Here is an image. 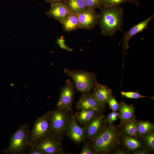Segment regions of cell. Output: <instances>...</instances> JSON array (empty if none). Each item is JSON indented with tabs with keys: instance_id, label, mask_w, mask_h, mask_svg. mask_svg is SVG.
<instances>
[{
	"instance_id": "cell-1",
	"label": "cell",
	"mask_w": 154,
	"mask_h": 154,
	"mask_svg": "<svg viewBox=\"0 0 154 154\" xmlns=\"http://www.w3.org/2000/svg\"><path fill=\"white\" fill-rule=\"evenodd\" d=\"M99 24L101 33L104 36L111 37L118 30L121 31L123 12L119 6L100 9Z\"/></svg>"
},
{
	"instance_id": "cell-2",
	"label": "cell",
	"mask_w": 154,
	"mask_h": 154,
	"mask_svg": "<svg viewBox=\"0 0 154 154\" xmlns=\"http://www.w3.org/2000/svg\"><path fill=\"white\" fill-rule=\"evenodd\" d=\"M119 137V132L113 126L104 127L92 140V147L95 153H107L117 144Z\"/></svg>"
},
{
	"instance_id": "cell-3",
	"label": "cell",
	"mask_w": 154,
	"mask_h": 154,
	"mask_svg": "<svg viewBox=\"0 0 154 154\" xmlns=\"http://www.w3.org/2000/svg\"><path fill=\"white\" fill-rule=\"evenodd\" d=\"M63 71L72 79L77 90L83 94L90 93L98 83L96 75L94 73L67 68H64Z\"/></svg>"
},
{
	"instance_id": "cell-4",
	"label": "cell",
	"mask_w": 154,
	"mask_h": 154,
	"mask_svg": "<svg viewBox=\"0 0 154 154\" xmlns=\"http://www.w3.org/2000/svg\"><path fill=\"white\" fill-rule=\"evenodd\" d=\"M30 133L28 124L21 125L11 136L8 147L2 152L12 154L24 153L29 147Z\"/></svg>"
},
{
	"instance_id": "cell-5",
	"label": "cell",
	"mask_w": 154,
	"mask_h": 154,
	"mask_svg": "<svg viewBox=\"0 0 154 154\" xmlns=\"http://www.w3.org/2000/svg\"><path fill=\"white\" fill-rule=\"evenodd\" d=\"M51 134L49 111L38 117L30 131L29 146L34 147L41 140Z\"/></svg>"
},
{
	"instance_id": "cell-6",
	"label": "cell",
	"mask_w": 154,
	"mask_h": 154,
	"mask_svg": "<svg viewBox=\"0 0 154 154\" xmlns=\"http://www.w3.org/2000/svg\"><path fill=\"white\" fill-rule=\"evenodd\" d=\"M69 111L58 108L53 111H49L51 134L61 138L65 132L70 119Z\"/></svg>"
},
{
	"instance_id": "cell-7",
	"label": "cell",
	"mask_w": 154,
	"mask_h": 154,
	"mask_svg": "<svg viewBox=\"0 0 154 154\" xmlns=\"http://www.w3.org/2000/svg\"><path fill=\"white\" fill-rule=\"evenodd\" d=\"M34 147L40 150L44 154L65 153L62 147L61 138L51 134L41 140Z\"/></svg>"
},
{
	"instance_id": "cell-8",
	"label": "cell",
	"mask_w": 154,
	"mask_h": 154,
	"mask_svg": "<svg viewBox=\"0 0 154 154\" xmlns=\"http://www.w3.org/2000/svg\"><path fill=\"white\" fill-rule=\"evenodd\" d=\"M74 88L73 82L70 79L67 80L65 85L61 88L60 96L56 104L57 108L69 111L72 109Z\"/></svg>"
},
{
	"instance_id": "cell-9",
	"label": "cell",
	"mask_w": 154,
	"mask_h": 154,
	"mask_svg": "<svg viewBox=\"0 0 154 154\" xmlns=\"http://www.w3.org/2000/svg\"><path fill=\"white\" fill-rule=\"evenodd\" d=\"M78 18L80 29L91 30L98 24L99 13L95 8L87 7L78 14Z\"/></svg>"
},
{
	"instance_id": "cell-10",
	"label": "cell",
	"mask_w": 154,
	"mask_h": 154,
	"mask_svg": "<svg viewBox=\"0 0 154 154\" xmlns=\"http://www.w3.org/2000/svg\"><path fill=\"white\" fill-rule=\"evenodd\" d=\"M65 132L72 141L77 144L84 141L85 138L84 129L78 124L76 115H73L72 112Z\"/></svg>"
},
{
	"instance_id": "cell-11",
	"label": "cell",
	"mask_w": 154,
	"mask_h": 154,
	"mask_svg": "<svg viewBox=\"0 0 154 154\" xmlns=\"http://www.w3.org/2000/svg\"><path fill=\"white\" fill-rule=\"evenodd\" d=\"M154 18V15H151L145 20L133 26L125 33L123 38L124 59L127 52L126 50L129 48L128 42L129 40L136 34L142 32L147 29L149 23Z\"/></svg>"
},
{
	"instance_id": "cell-12",
	"label": "cell",
	"mask_w": 154,
	"mask_h": 154,
	"mask_svg": "<svg viewBox=\"0 0 154 154\" xmlns=\"http://www.w3.org/2000/svg\"><path fill=\"white\" fill-rule=\"evenodd\" d=\"M103 116H96L84 125L85 138L92 141L100 133L103 128Z\"/></svg>"
},
{
	"instance_id": "cell-13",
	"label": "cell",
	"mask_w": 154,
	"mask_h": 154,
	"mask_svg": "<svg viewBox=\"0 0 154 154\" xmlns=\"http://www.w3.org/2000/svg\"><path fill=\"white\" fill-rule=\"evenodd\" d=\"M104 107L90 93L83 94L76 106L78 110L91 109L98 112L102 111Z\"/></svg>"
},
{
	"instance_id": "cell-14",
	"label": "cell",
	"mask_w": 154,
	"mask_h": 154,
	"mask_svg": "<svg viewBox=\"0 0 154 154\" xmlns=\"http://www.w3.org/2000/svg\"><path fill=\"white\" fill-rule=\"evenodd\" d=\"M50 9L46 12L49 18H52L61 23L70 13V11L64 3H58L51 5Z\"/></svg>"
},
{
	"instance_id": "cell-15",
	"label": "cell",
	"mask_w": 154,
	"mask_h": 154,
	"mask_svg": "<svg viewBox=\"0 0 154 154\" xmlns=\"http://www.w3.org/2000/svg\"><path fill=\"white\" fill-rule=\"evenodd\" d=\"M94 88L92 94L100 103L105 106L112 95L111 90L105 86L98 83Z\"/></svg>"
},
{
	"instance_id": "cell-16",
	"label": "cell",
	"mask_w": 154,
	"mask_h": 154,
	"mask_svg": "<svg viewBox=\"0 0 154 154\" xmlns=\"http://www.w3.org/2000/svg\"><path fill=\"white\" fill-rule=\"evenodd\" d=\"M119 110L121 123L125 124L133 119L134 108L133 105L127 104L122 101L119 104Z\"/></svg>"
},
{
	"instance_id": "cell-17",
	"label": "cell",
	"mask_w": 154,
	"mask_h": 154,
	"mask_svg": "<svg viewBox=\"0 0 154 154\" xmlns=\"http://www.w3.org/2000/svg\"><path fill=\"white\" fill-rule=\"evenodd\" d=\"M64 31L69 33L80 29L78 14L71 13L61 23Z\"/></svg>"
},
{
	"instance_id": "cell-18",
	"label": "cell",
	"mask_w": 154,
	"mask_h": 154,
	"mask_svg": "<svg viewBox=\"0 0 154 154\" xmlns=\"http://www.w3.org/2000/svg\"><path fill=\"white\" fill-rule=\"evenodd\" d=\"M97 112L91 109H81L76 115V120L80 124L84 125L97 116Z\"/></svg>"
},
{
	"instance_id": "cell-19",
	"label": "cell",
	"mask_w": 154,
	"mask_h": 154,
	"mask_svg": "<svg viewBox=\"0 0 154 154\" xmlns=\"http://www.w3.org/2000/svg\"><path fill=\"white\" fill-rule=\"evenodd\" d=\"M64 4L71 13L77 14L87 7L83 0H65Z\"/></svg>"
},
{
	"instance_id": "cell-20",
	"label": "cell",
	"mask_w": 154,
	"mask_h": 154,
	"mask_svg": "<svg viewBox=\"0 0 154 154\" xmlns=\"http://www.w3.org/2000/svg\"><path fill=\"white\" fill-rule=\"evenodd\" d=\"M137 133L145 135L152 131L154 129L153 124L148 121H141L137 123Z\"/></svg>"
},
{
	"instance_id": "cell-21",
	"label": "cell",
	"mask_w": 154,
	"mask_h": 154,
	"mask_svg": "<svg viewBox=\"0 0 154 154\" xmlns=\"http://www.w3.org/2000/svg\"><path fill=\"white\" fill-rule=\"evenodd\" d=\"M124 128L125 133L129 136H135L137 134V124L132 119L125 124Z\"/></svg>"
},
{
	"instance_id": "cell-22",
	"label": "cell",
	"mask_w": 154,
	"mask_h": 154,
	"mask_svg": "<svg viewBox=\"0 0 154 154\" xmlns=\"http://www.w3.org/2000/svg\"><path fill=\"white\" fill-rule=\"evenodd\" d=\"M123 139L124 144L130 150H135L141 146L139 141L130 136H125Z\"/></svg>"
},
{
	"instance_id": "cell-23",
	"label": "cell",
	"mask_w": 154,
	"mask_h": 154,
	"mask_svg": "<svg viewBox=\"0 0 154 154\" xmlns=\"http://www.w3.org/2000/svg\"><path fill=\"white\" fill-rule=\"evenodd\" d=\"M102 6L104 7H111L119 6L130 1V0H100Z\"/></svg>"
},
{
	"instance_id": "cell-24",
	"label": "cell",
	"mask_w": 154,
	"mask_h": 154,
	"mask_svg": "<svg viewBox=\"0 0 154 154\" xmlns=\"http://www.w3.org/2000/svg\"><path fill=\"white\" fill-rule=\"evenodd\" d=\"M144 141L146 145L152 150L154 149V133L152 131L145 135Z\"/></svg>"
},
{
	"instance_id": "cell-25",
	"label": "cell",
	"mask_w": 154,
	"mask_h": 154,
	"mask_svg": "<svg viewBox=\"0 0 154 154\" xmlns=\"http://www.w3.org/2000/svg\"><path fill=\"white\" fill-rule=\"evenodd\" d=\"M120 93L122 96L130 99H139L149 97L141 95L137 92L121 91Z\"/></svg>"
},
{
	"instance_id": "cell-26",
	"label": "cell",
	"mask_w": 154,
	"mask_h": 154,
	"mask_svg": "<svg viewBox=\"0 0 154 154\" xmlns=\"http://www.w3.org/2000/svg\"><path fill=\"white\" fill-rule=\"evenodd\" d=\"M107 103L110 108L113 111H116L119 110V104L118 103L115 98L112 95L108 99Z\"/></svg>"
},
{
	"instance_id": "cell-27",
	"label": "cell",
	"mask_w": 154,
	"mask_h": 154,
	"mask_svg": "<svg viewBox=\"0 0 154 154\" xmlns=\"http://www.w3.org/2000/svg\"><path fill=\"white\" fill-rule=\"evenodd\" d=\"M88 7L101 9L102 5L100 0H83Z\"/></svg>"
},
{
	"instance_id": "cell-28",
	"label": "cell",
	"mask_w": 154,
	"mask_h": 154,
	"mask_svg": "<svg viewBox=\"0 0 154 154\" xmlns=\"http://www.w3.org/2000/svg\"><path fill=\"white\" fill-rule=\"evenodd\" d=\"M56 43L61 48L64 50L70 52L73 51V49L69 48L66 44L65 39L62 37L57 40Z\"/></svg>"
},
{
	"instance_id": "cell-29",
	"label": "cell",
	"mask_w": 154,
	"mask_h": 154,
	"mask_svg": "<svg viewBox=\"0 0 154 154\" xmlns=\"http://www.w3.org/2000/svg\"><path fill=\"white\" fill-rule=\"evenodd\" d=\"M80 154H93L95 153L88 143L84 145L82 149L79 153Z\"/></svg>"
},
{
	"instance_id": "cell-30",
	"label": "cell",
	"mask_w": 154,
	"mask_h": 154,
	"mask_svg": "<svg viewBox=\"0 0 154 154\" xmlns=\"http://www.w3.org/2000/svg\"><path fill=\"white\" fill-rule=\"evenodd\" d=\"M27 153L28 154H44L40 150L35 147H30Z\"/></svg>"
},
{
	"instance_id": "cell-31",
	"label": "cell",
	"mask_w": 154,
	"mask_h": 154,
	"mask_svg": "<svg viewBox=\"0 0 154 154\" xmlns=\"http://www.w3.org/2000/svg\"><path fill=\"white\" fill-rule=\"evenodd\" d=\"M46 3H50L51 5L58 3H64L65 0H44Z\"/></svg>"
},
{
	"instance_id": "cell-32",
	"label": "cell",
	"mask_w": 154,
	"mask_h": 154,
	"mask_svg": "<svg viewBox=\"0 0 154 154\" xmlns=\"http://www.w3.org/2000/svg\"><path fill=\"white\" fill-rule=\"evenodd\" d=\"M133 154H147L148 152L145 149L135 150L133 153Z\"/></svg>"
},
{
	"instance_id": "cell-33",
	"label": "cell",
	"mask_w": 154,
	"mask_h": 154,
	"mask_svg": "<svg viewBox=\"0 0 154 154\" xmlns=\"http://www.w3.org/2000/svg\"><path fill=\"white\" fill-rule=\"evenodd\" d=\"M116 154H125L126 152L124 151L118 150L116 151L114 153Z\"/></svg>"
},
{
	"instance_id": "cell-34",
	"label": "cell",
	"mask_w": 154,
	"mask_h": 154,
	"mask_svg": "<svg viewBox=\"0 0 154 154\" xmlns=\"http://www.w3.org/2000/svg\"><path fill=\"white\" fill-rule=\"evenodd\" d=\"M131 2H133L135 5L137 6L139 5L140 4L138 2V0H132Z\"/></svg>"
},
{
	"instance_id": "cell-35",
	"label": "cell",
	"mask_w": 154,
	"mask_h": 154,
	"mask_svg": "<svg viewBox=\"0 0 154 154\" xmlns=\"http://www.w3.org/2000/svg\"><path fill=\"white\" fill-rule=\"evenodd\" d=\"M132 0H130V1L131 2V1Z\"/></svg>"
}]
</instances>
